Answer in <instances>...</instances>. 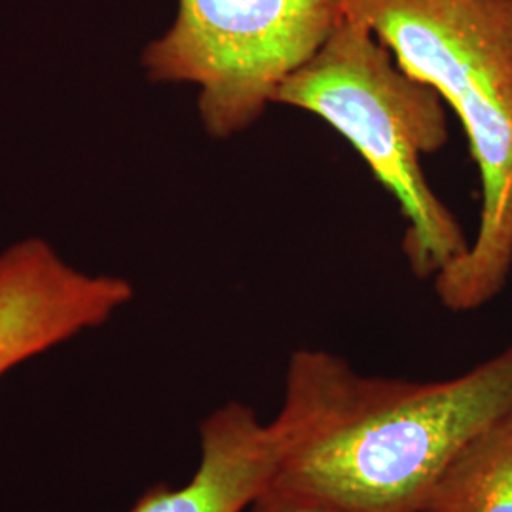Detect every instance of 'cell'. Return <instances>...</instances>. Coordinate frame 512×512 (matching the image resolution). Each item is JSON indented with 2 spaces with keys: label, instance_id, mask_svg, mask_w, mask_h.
Returning a JSON list of instances; mask_svg holds the SVG:
<instances>
[{
  "label": "cell",
  "instance_id": "5",
  "mask_svg": "<svg viewBox=\"0 0 512 512\" xmlns=\"http://www.w3.org/2000/svg\"><path fill=\"white\" fill-rule=\"evenodd\" d=\"M133 298L114 275L80 272L42 238L0 253V378L84 330L101 327Z\"/></svg>",
  "mask_w": 512,
  "mask_h": 512
},
{
  "label": "cell",
  "instance_id": "2",
  "mask_svg": "<svg viewBox=\"0 0 512 512\" xmlns=\"http://www.w3.org/2000/svg\"><path fill=\"white\" fill-rule=\"evenodd\" d=\"M340 8L461 120L482 213L467 255L435 277V291L448 310H478L512 268V0H340Z\"/></svg>",
  "mask_w": 512,
  "mask_h": 512
},
{
  "label": "cell",
  "instance_id": "4",
  "mask_svg": "<svg viewBox=\"0 0 512 512\" xmlns=\"http://www.w3.org/2000/svg\"><path fill=\"white\" fill-rule=\"evenodd\" d=\"M342 18L340 0H179L141 65L150 82L196 86L203 126L226 139L255 124Z\"/></svg>",
  "mask_w": 512,
  "mask_h": 512
},
{
  "label": "cell",
  "instance_id": "7",
  "mask_svg": "<svg viewBox=\"0 0 512 512\" xmlns=\"http://www.w3.org/2000/svg\"><path fill=\"white\" fill-rule=\"evenodd\" d=\"M420 512H512V412L459 452Z\"/></svg>",
  "mask_w": 512,
  "mask_h": 512
},
{
  "label": "cell",
  "instance_id": "1",
  "mask_svg": "<svg viewBox=\"0 0 512 512\" xmlns=\"http://www.w3.org/2000/svg\"><path fill=\"white\" fill-rule=\"evenodd\" d=\"M512 412V348L442 382L361 376L327 351L293 353L272 423L270 490L342 512H420L459 452Z\"/></svg>",
  "mask_w": 512,
  "mask_h": 512
},
{
  "label": "cell",
  "instance_id": "6",
  "mask_svg": "<svg viewBox=\"0 0 512 512\" xmlns=\"http://www.w3.org/2000/svg\"><path fill=\"white\" fill-rule=\"evenodd\" d=\"M202 459L194 476L148 488L129 512H245L274 475L279 439L247 404L220 406L200 425Z\"/></svg>",
  "mask_w": 512,
  "mask_h": 512
},
{
  "label": "cell",
  "instance_id": "8",
  "mask_svg": "<svg viewBox=\"0 0 512 512\" xmlns=\"http://www.w3.org/2000/svg\"><path fill=\"white\" fill-rule=\"evenodd\" d=\"M245 512H342L306 497L266 488Z\"/></svg>",
  "mask_w": 512,
  "mask_h": 512
},
{
  "label": "cell",
  "instance_id": "3",
  "mask_svg": "<svg viewBox=\"0 0 512 512\" xmlns=\"http://www.w3.org/2000/svg\"><path fill=\"white\" fill-rule=\"evenodd\" d=\"M274 103L325 120L355 148L408 222L404 255L420 279L437 277L471 243L425 179L421 158L448 143L440 93L401 69L365 25L342 18L325 44L291 74Z\"/></svg>",
  "mask_w": 512,
  "mask_h": 512
}]
</instances>
